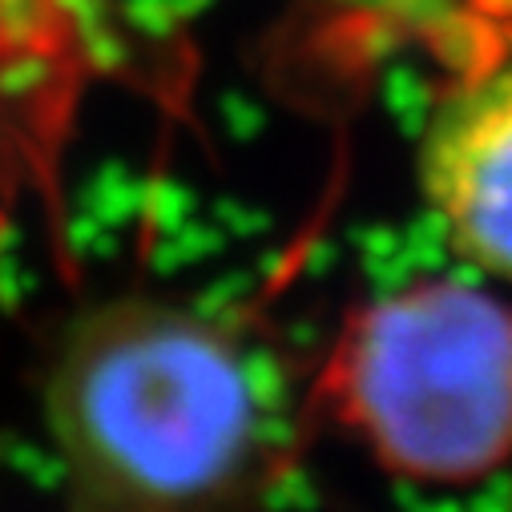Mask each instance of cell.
<instances>
[{
  "mask_svg": "<svg viewBox=\"0 0 512 512\" xmlns=\"http://www.w3.org/2000/svg\"><path fill=\"white\" fill-rule=\"evenodd\" d=\"M307 412L400 488H488L512 468V299L464 275L359 299L307 363Z\"/></svg>",
  "mask_w": 512,
  "mask_h": 512,
  "instance_id": "cell-2",
  "label": "cell"
},
{
  "mask_svg": "<svg viewBox=\"0 0 512 512\" xmlns=\"http://www.w3.org/2000/svg\"><path fill=\"white\" fill-rule=\"evenodd\" d=\"M428 214L460 259L512 287V53H468L416 142Z\"/></svg>",
  "mask_w": 512,
  "mask_h": 512,
  "instance_id": "cell-3",
  "label": "cell"
},
{
  "mask_svg": "<svg viewBox=\"0 0 512 512\" xmlns=\"http://www.w3.org/2000/svg\"><path fill=\"white\" fill-rule=\"evenodd\" d=\"M323 5L343 9L347 17H363L383 33L412 37L428 49L456 45L464 37L456 0H323Z\"/></svg>",
  "mask_w": 512,
  "mask_h": 512,
  "instance_id": "cell-4",
  "label": "cell"
},
{
  "mask_svg": "<svg viewBox=\"0 0 512 512\" xmlns=\"http://www.w3.org/2000/svg\"><path fill=\"white\" fill-rule=\"evenodd\" d=\"M57 512H271L311 456L307 367L242 303L113 291L41 347Z\"/></svg>",
  "mask_w": 512,
  "mask_h": 512,
  "instance_id": "cell-1",
  "label": "cell"
},
{
  "mask_svg": "<svg viewBox=\"0 0 512 512\" xmlns=\"http://www.w3.org/2000/svg\"><path fill=\"white\" fill-rule=\"evenodd\" d=\"M5 238H9V218L0 210V259H5Z\"/></svg>",
  "mask_w": 512,
  "mask_h": 512,
  "instance_id": "cell-5",
  "label": "cell"
}]
</instances>
